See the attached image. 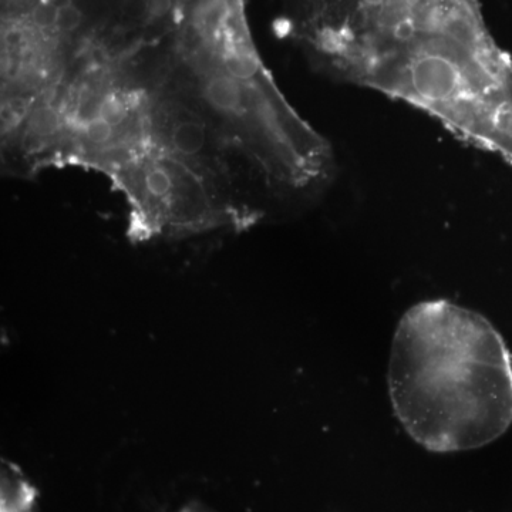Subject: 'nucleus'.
<instances>
[{
  "mask_svg": "<svg viewBox=\"0 0 512 512\" xmlns=\"http://www.w3.org/2000/svg\"><path fill=\"white\" fill-rule=\"evenodd\" d=\"M387 386L403 429L436 453L487 446L512 424V360L503 336L457 303L420 302L404 313Z\"/></svg>",
  "mask_w": 512,
  "mask_h": 512,
  "instance_id": "nucleus-2",
  "label": "nucleus"
},
{
  "mask_svg": "<svg viewBox=\"0 0 512 512\" xmlns=\"http://www.w3.org/2000/svg\"><path fill=\"white\" fill-rule=\"evenodd\" d=\"M158 80L210 121L275 207L326 190L335 156L286 100L252 42L242 0H181L157 56Z\"/></svg>",
  "mask_w": 512,
  "mask_h": 512,
  "instance_id": "nucleus-1",
  "label": "nucleus"
},
{
  "mask_svg": "<svg viewBox=\"0 0 512 512\" xmlns=\"http://www.w3.org/2000/svg\"><path fill=\"white\" fill-rule=\"evenodd\" d=\"M37 491L22 471L9 461H2V512H32Z\"/></svg>",
  "mask_w": 512,
  "mask_h": 512,
  "instance_id": "nucleus-3",
  "label": "nucleus"
}]
</instances>
